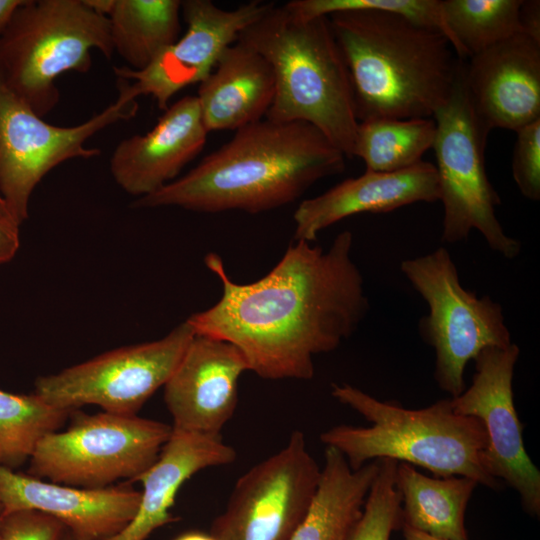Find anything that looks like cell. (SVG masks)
<instances>
[{"label":"cell","mask_w":540,"mask_h":540,"mask_svg":"<svg viewBox=\"0 0 540 540\" xmlns=\"http://www.w3.org/2000/svg\"><path fill=\"white\" fill-rule=\"evenodd\" d=\"M512 175L521 194L540 199V119L516 131Z\"/></svg>","instance_id":"f546056e"},{"label":"cell","mask_w":540,"mask_h":540,"mask_svg":"<svg viewBox=\"0 0 540 540\" xmlns=\"http://www.w3.org/2000/svg\"><path fill=\"white\" fill-rule=\"evenodd\" d=\"M238 41L273 69L275 95L265 118L309 123L352 158L359 121L350 74L328 17L303 18L273 3Z\"/></svg>","instance_id":"277c9868"},{"label":"cell","mask_w":540,"mask_h":540,"mask_svg":"<svg viewBox=\"0 0 540 540\" xmlns=\"http://www.w3.org/2000/svg\"><path fill=\"white\" fill-rule=\"evenodd\" d=\"M352 245L348 230L327 250L294 241L269 273L247 284L233 281L211 252L204 262L221 283V297L186 322L196 334L236 346L263 379L310 380L314 357L336 350L370 309Z\"/></svg>","instance_id":"6da1fadb"},{"label":"cell","mask_w":540,"mask_h":540,"mask_svg":"<svg viewBox=\"0 0 540 540\" xmlns=\"http://www.w3.org/2000/svg\"><path fill=\"white\" fill-rule=\"evenodd\" d=\"M285 6L303 18L328 17L349 10H386L419 25L439 30L450 41L442 13V0H292Z\"/></svg>","instance_id":"f1b7e54d"},{"label":"cell","mask_w":540,"mask_h":540,"mask_svg":"<svg viewBox=\"0 0 540 540\" xmlns=\"http://www.w3.org/2000/svg\"><path fill=\"white\" fill-rule=\"evenodd\" d=\"M1 520H2V507L0 505V528H1Z\"/></svg>","instance_id":"f35d334b"},{"label":"cell","mask_w":540,"mask_h":540,"mask_svg":"<svg viewBox=\"0 0 540 540\" xmlns=\"http://www.w3.org/2000/svg\"><path fill=\"white\" fill-rule=\"evenodd\" d=\"M62 540H73L69 531L66 532Z\"/></svg>","instance_id":"74e56055"},{"label":"cell","mask_w":540,"mask_h":540,"mask_svg":"<svg viewBox=\"0 0 540 540\" xmlns=\"http://www.w3.org/2000/svg\"><path fill=\"white\" fill-rule=\"evenodd\" d=\"M0 216L5 217V218H9V219L12 220L1 194H0Z\"/></svg>","instance_id":"8d00e7d4"},{"label":"cell","mask_w":540,"mask_h":540,"mask_svg":"<svg viewBox=\"0 0 540 540\" xmlns=\"http://www.w3.org/2000/svg\"><path fill=\"white\" fill-rule=\"evenodd\" d=\"M320 474L304 433L292 431L283 448L238 478L209 533L217 540H290L308 513Z\"/></svg>","instance_id":"7c38bea8"},{"label":"cell","mask_w":540,"mask_h":540,"mask_svg":"<svg viewBox=\"0 0 540 540\" xmlns=\"http://www.w3.org/2000/svg\"><path fill=\"white\" fill-rule=\"evenodd\" d=\"M72 412L47 404L35 393L0 390V465L14 470L29 460L40 439L60 430Z\"/></svg>","instance_id":"4316f807"},{"label":"cell","mask_w":540,"mask_h":540,"mask_svg":"<svg viewBox=\"0 0 540 540\" xmlns=\"http://www.w3.org/2000/svg\"><path fill=\"white\" fill-rule=\"evenodd\" d=\"M65 430L45 435L28 475L53 483L96 489L124 479L135 482L157 460L172 425L109 412H72Z\"/></svg>","instance_id":"ba28073f"},{"label":"cell","mask_w":540,"mask_h":540,"mask_svg":"<svg viewBox=\"0 0 540 540\" xmlns=\"http://www.w3.org/2000/svg\"><path fill=\"white\" fill-rule=\"evenodd\" d=\"M194 335L185 320L161 339L117 348L41 376L34 393L59 409L75 411L92 404L109 413L137 415L168 381Z\"/></svg>","instance_id":"8fae6325"},{"label":"cell","mask_w":540,"mask_h":540,"mask_svg":"<svg viewBox=\"0 0 540 540\" xmlns=\"http://www.w3.org/2000/svg\"><path fill=\"white\" fill-rule=\"evenodd\" d=\"M19 228L11 219L0 216V264L16 255L20 247Z\"/></svg>","instance_id":"1f68e13d"},{"label":"cell","mask_w":540,"mask_h":540,"mask_svg":"<svg viewBox=\"0 0 540 540\" xmlns=\"http://www.w3.org/2000/svg\"><path fill=\"white\" fill-rule=\"evenodd\" d=\"M93 49L108 59L114 52L107 16L84 0H25L0 34V74L43 118L60 98L55 80L87 72Z\"/></svg>","instance_id":"8992f818"},{"label":"cell","mask_w":540,"mask_h":540,"mask_svg":"<svg viewBox=\"0 0 540 540\" xmlns=\"http://www.w3.org/2000/svg\"><path fill=\"white\" fill-rule=\"evenodd\" d=\"M436 134L433 118L373 119L359 122L353 157L366 171L395 172L420 163L432 148Z\"/></svg>","instance_id":"d4e9b609"},{"label":"cell","mask_w":540,"mask_h":540,"mask_svg":"<svg viewBox=\"0 0 540 540\" xmlns=\"http://www.w3.org/2000/svg\"><path fill=\"white\" fill-rule=\"evenodd\" d=\"M464 63L451 96L432 117L436 124L432 148L444 209L441 240L465 241L477 230L493 251L513 259L520 254L521 243L505 233L496 216L501 200L489 181L484 159L489 133L469 102Z\"/></svg>","instance_id":"9c48e42d"},{"label":"cell","mask_w":540,"mask_h":540,"mask_svg":"<svg viewBox=\"0 0 540 540\" xmlns=\"http://www.w3.org/2000/svg\"><path fill=\"white\" fill-rule=\"evenodd\" d=\"M519 19L522 33L540 43V1L522 0Z\"/></svg>","instance_id":"d6a6232c"},{"label":"cell","mask_w":540,"mask_h":540,"mask_svg":"<svg viewBox=\"0 0 540 540\" xmlns=\"http://www.w3.org/2000/svg\"><path fill=\"white\" fill-rule=\"evenodd\" d=\"M379 466L376 459L353 470L336 448L325 446L315 496L290 540H348Z\"/></svg>","instance_id":"7402d4cb"},{"label":"cell","mask_w":540,"mask_h":540,"mask_svg":"<svg viewBox=\"0 0 540 540\" xmlns=\"http://www.w3.org/2000/svg\"><path fill=\"white\" fill-rule=\"evenodd\" d=\"M397 463L380 459L378 473L348 540H390L392 532L401 527V497L395 484Z\"/></svg>","instance_id":"83f0119b"},{"label":"cell","mask_w":540,"mask_h":540,"mask_svg":"<svg viewBox=\"0 0 540 540\" xmlns=\"http://www.w3.org/2000/svg\"><path fill=\"white\" fill-rule=\"evenodd\" d=\"M141 492L126 484L80 488L53 483L0 465L2 515L36 510L59 520L73 540H105L134 517Z\"/></svg>","instance_id":"e0dca14e"},{"label":"cell","mask_w":540,"mask_h":540,"mask_svg":"<svg viewBox=\"0 0 540 540\" xmlns=\"http://www.w3.org/2000/svg\"><path fill=\"white\" fill-rule=\"evenodd\" d=\"M331 394L370 423L368 427L340 424L320 435L321 442L336 448L351 469L388 458L425 468L435 477L464 476L500 489L501 482L481 462L488 442L482 422L455 413L450 397L425 408L406 409L347 383H333Z\"/></svg>","instance_id":"5b68a950"},{"label":"cell","mask_w":540,"mask_h":540,"mask_svg":"<svg viewBox=\"0 0 540 540\" xmlns=\"http://www.w3.org/2000/svg\"><path fill=\"white\" fill-rule=\"evenodd\" d=\"M275 95L269 62L237 41L219 58L196 96L206 130H238L265 118Z\"/></svg>","instance_id":"44dd1931"},{"label":"cell","mask_w":540,"mask_h":540,"mask_svg":"<svg viewBox=\"0 0 540 540\" xmlns=\"http://www.w3.org/2000/svg\"><path fill=\"white\" fill-rule=\"evenodd\" d=\"M67 531L59 520L48 514L19 510L2 515L0 540H62Z\"/></svg>","instance_id":"4dcf8cb0"},{"label":"cell","mask_w":540,"mask_h":540,"mask_svg":"<svg viewBox=\"0 0 540 540\" xmlns=\"http://www.w3.org/2000/svg\"><path fill=\"white\" fill-rule=\"evenodd\" d=\"M174 540H217V539L213 537L210 533L191 531V532H186L179 535Z\"/></svg>","instance_id":"d590c367"},{"label":"cell","mask_w":540,"mask_h":540,"mask_svg":"<svg viewBox=\"0 0 540 540\" xmlns=\"http://www.w3.org/2000/svg\"><path fill=\"white\" fill-rule=\"evenodd\" d=\"M439 201L435 165L421 161L395 172L366 171L296 208L294 241L312 243L329 226L356 214L387 213L417 202Z\"/></svg>","instance_id":"d6986e66"},{"label":"cell","mask_w":540,"mask_h":540,"mask_svg":"<svg viewBox=\"0 0 540 540\" xmlns=\"http://www.w3.org/2000/svg\"><path fill=\"white\" fill-rule=\"evenodd\" d=\"M520 349L515 344L489 347L474 359L471 385L450 398L455 413L479 419L487 434V446L481 462L496 480L514 489L523 510L540 514V472L528 456L523 442L513 393V376Z\"/></svg>","instance_id":"4fadbf2b"},{"label":"cell","mask_w":540,"mask_h":540,"mask_svg":"<svg viewBox=\"0 0 540 540\" xmlns=\"http://www.w3.org/2000/svg\"><path fill=\"white\" fill-rule=\"evenodd\" d=\"M136 99L119 85V97L86 122L60 127L45 122L4 82L0 74V194L12 220L28 218L31 194L54 167L72 158L99 155L85 142L108 125L132 118Z\"/></svg>","instance_id":"30bf717a"},{"label":"cell","mask_w":540,"mask_h":540,"mask_svg":"<svg viewBox=\"0 0 540 540\" xmlns=\"http://www.w3.org/2000/svg\"><path fill=\"white\" fill-rule=\"evenodd\" d=\"M404 540H443L402 524Z\"/></svg>","instance_id":"e575fe53"},{"label":"cell","mask_w":540,"mask_h":540,"mask_svg":"<svg viewBox=\"0 0 540 540\" xmlns=\"http://www.w3.org/2000/svg\"><path fill=\"white\" fill-rule=\"evenodd\" d=\"M400 270L429 308L418 331L435 351L434 380L450 398L456 397L466 389L469 361L486 348L513 343L503 308L489 295L479 297L462 286L445 247L403 260Z\"/></svg>","instance_id":"52a82bcc"},{"label":"cell","mask_w":540,"mask_h":540,"mask_svg":"<svg viewBox=\"0 0 540 540\" xmlns=\"http://www.w3.org/2000/svg\"><path fill=\"white\" fill-rule=\"evenodd\" d=\"M245 371H249L247 361L236 346L195 333L163 386L172 427L221 435L236 410L238 384Z\"/></svg>","instance_id":"9a60e30c"},{"label":"cell","mask_w":540,"mask_h":540,"mask_svg":"<svg viewBox=\"0 0 540 540\" xmlns=\"http://www.w3.org/2000/svg\"><path fill=\"white\" fill-rule=\"evenodd\" d=\"M25 0H0V34Z\"/></svg>","instance_id":"836d02e7"},{"label":"cell","mask_w":540,"mask_h":540,"mask_svg":"<svg viewBox=\"0 0 540 540\" xmlns=\"http://www.w3.org/2000/svg\"><path fill=\"white\" fill-rule=\"evenodd\" d=\"M522 0H442L450 42L466 60L491 46L522 33Z\"/></svg>","instance_id":"484cf974"},{"label":"cell","mask_w":540,"mask_h":540,"mask_svg":"<svg viewBox=\"0 0 540 540\" xmlns=\"http://www.w3.org/2000/svg\"><path fill=\"white\" fill-rule=\"evenodd\" d=\"M273 3L253 0L225 10L210 0L182 1L181 12L187 24L184 35L145 69L114 67V72L118 78L128 80V89L134 98L151 95L158 107L166 110L169 100L178 91L205 80L223 52Z\"/></svg>","instance_id":"5bb4252c"},{"label":"cell","mask_w":540,"mask_h":540,"mask_svg":"<svg viewBox=\"0 0 540 540\" xmlns=\"http://www.w3.org/2000/svg\"><path fill=\"white\" fill-rule=\"evenodd\" d=\"M345 160L313 125L264 118L236 130L187 174L138 198L134 206L263 213L293 203L317 181L342 173Z\"/></svg>","instance_id":"7a4b0ae2"},{"label":"cell","mask_w":540,"mask_h":540,"mask_svg":"<svg viewBox=\"0 0 540 540\" xmlns=\"http://www.w3.org/2000/svg\"><path fill=\"white\" fill-rule=\"evenodd\" d=\"M236 457L221 435L172 427L157 460L137 479L142 484L137 512L122 530L105 540H146L156 529L178 521L170 510L184 482L205 468L231 464Z\"/></svg>","instance_id":"ffe728a7"},{"label":"cell","mask_w":540,"mask_h":540,"mask_svg":"<svg viewBox=\"0 0 540 540\" xmlns=\"http://www.w3.org/2000/svg\"><path fill=\"white\" fill-rule=\"evenodd\" d=\"M207 134L196 96H185L168 106L152 130L117 145L112 176L127 193L150 195L175 180L201 152Z\"/></svg>","instance_id":"ac0fdd59"},{"label":"cell","mask_w":540,"mask_h":540,"mask_svg":"<svg viewBox=\"0 0 540 540\" xmlns=\"http://www.w3.org/2000/svg\"><path fill=\"white\" fill-rule=\"evenodd\" d=\"M179 0H114L108 14L116 51L132 70L148 67L180 34Z\"/></svg>","instance_id":"cb8c5ba5"},{"label":"cell","mask_w":540,"mask_h":540,"mask_svg":"<svg viewBox=\"0 0 540 540\" xmlns=\"http://www.w3.org/2000/svg\"><path fill=\"white\" fill-rule=\"evenodd\" d=\"M464 83L482 127L518 131L540 119V43L518 33L468 58Z\"/></svg>","instance_id":"2e32d148"},{"label":"cell","mask_w":540,"mask_h":540,"mask_svg":"<svg viewBox=\"0 0 540 540\" xmlns=\"http://www.w3.org/2000/svg\"><path fill=\"white\" fill-rule=\"evenodd\" d=\"M328 19L359 122L432 118L451 96L465 60L441 31L380 9L341 11Z\"/></svg>","instance_id":"3957f363"},{"label":"cell","mask_w":540,"mask_h":540,"mask_svg":"<svg viewBox=\"0 0 540 540\" xmlns=\"http://www.w3.org/2000/svg\"><path fill=\"white\" fill-rule=\"evenodd\" d=\"M395 484L401 497L402 524L443 540H468L465 512L479 485L475 480L429 477L398 462Z\"/></svg>","instance_id":"603a6c76"}]
</instances>
